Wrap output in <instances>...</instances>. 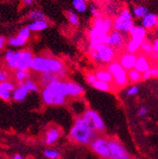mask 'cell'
I'll return each instance as SVG.
<instances>
[{"mask_svg":"<svg viewBox=\"0 0 158 159\" xmlns=\"http://www.w3.org/2000/svg\"><path fill=\"white\" fill-rule=\"evenodd\" d=\"M97 132L84 120V118L80 116L75 119V123L69 133L70 140L77 144L90 146L95 140Z\"/></svg>","mask_w":158,"mask_h":159,"instance_id":"6da1fadb","label":"cell"},{"mask_svg":"<svg viewBox=\"0 0 158 159\" xmlns=\"http://www.w3.org/2000/svg\"><path fill=\"white\" fill-rule=\"evenodd\" d=\"M31 69L34 72L40 74H56L59 78H63L66 75V67L60 59L51 57H45V55H35Z\"/></svg>","mask_w":158,"mask_h":159,"instance_id":"7a4b0ae2","label":"cell"},{"mask_svg":"<svg viewBox=\"0 0 158 159\" xmlns=\"http://www.w3.org/2000/svg\"><path fill=\"white\" fill-rule=\"evenodd\" d=\"M114 21L105 17H100L93 21L91 29L89 30V41L91 46L107 44L108 36L113 30Z\"/></svg>","mask_w":158,"mask_h":159,"instance_id":"3957f363","label":"cell"},{"mask_svg":"<svg viewBox=\"0 0 158 159\" xmlns=\"http://www.w3.org/2000/svg\"><path fill=\"white\" fill-rule=\"evenodd\" d=\"M34 55L29 50H21L14 52L12 57L5 60L6 66L15 71H28L32 66Z\"/></svg>","mask_w":158,"mask_h":159,"instance_id":"277c9868","label":"cell"},{"mask_svg":"<svg viewBox=\"0 0 158 159\" xmlns=\"http://www.w3.org/2000/svg\"><path fill=\"white\" fill-rule=\"evenodd\" d=\"M130 41L126 45V51L128 53L136 54L142 44L146 41L147 30L141 25H135L130 31Z\"/></svg>","mask_w":158,"mask_h":159,"instance_id":"5b68a950","label":"cell"},{"mask_svg":"<svg viewBox=\"0 0 158 159\" xmlns=\"http://www.w3.org/2000/svg\"><path fill=\"white\" fill-rule=\"evenodd\" d=\"M134 26H135V23L133 20L132 13L128 8H125L114 20L113 30L121 33H130V31L134 28Z\"/></svg>","mask_w":158,"mask_h":159,"instance_id":"8992f818","label":"cell"},{"mask_svg":"<svg viewBox=\"0 0 158 159\" xmlns=\"http://www.w3.org/2000/svg\"><path fill=\"white\" fill-rule=\"evenodd\" d=\"M89 51H95L97 52L99 58L98 63H102V64H110V63L114 62L115 58V50L107 44H100L95 46L89 45Z\"/></svg>","mask_w":158,"mask_h":159,"instance_id":"52a82bcc","label":"cell"},{"mask_svg":"<svg viewBox=\"0 0 158 159\" xmlns=\"http://www.w3.org/2000/svg\"><path fill=\"white\" fill-rule=\"evenodd\" d=\"M107 70L111 73V75L113 76L114 82L117 86L122 87L128 84L127 72H126V70H124L121 67V65L120 64L118 61H114L112 63H110L108 65Z\"/></svg>","mask_w":158,"mask_h":159,"instance_id":"ba28073f","label":"cell"},{"mask_svg":"<svg viewBox=\"0 0 158 159\" xmlns=\"http://www.w3.org/2000/svg\"><path fill=\"white\" fill-rule=\"evenodd\" d=\"M84 120L88 122L96 132H103L105 130V123L100 115L93 110H86L82 115Z\"/></svg>","mask_w":158,"mask_h":159,"instance_id":"9c48e42d","label":"cell"},{"mask_svg":"<svg viewBox=\"0 0 158 159\" xmlns=\"http://www.w3.org/2000/svg\"><path fill=\"white\" fill-rule=\"evenodd\" d=\"M109 149L111 159H131L127 149L115 139H109Z\"/></svg>","mask_w":158,"mask_h":159,"instance_id":"30bf717a","label":"cell"},{"mask_svg":"<svg viewBox=\"0 0 158 159\" xmlns=\"http://www.w3.org/2000/svg\"><path fill=\"white\" fill-rule=\"evenodd\" d=\"M91 149L103 158H110V149H109V139L103 137H97L91 145Z\"/></svg>","mask_w":158,"mask_h":159,"instance_id":"8fae6325","label":"cell"},{"mask_svg":"<svg viewBox=\"0 0 158 159\" xmlns=\"http://www.w3.org/2000/svg\"><path fill=\"white\" fill-rule=\"evenodd\" d=\"M53 95V97H68L71 95V89H70V83L69 82H62L58 81L56 83H53L51 85L47 87Z\"/></svg>","mask_w":158,"mask_h":159,"instance_id":"7c38bea8","label":"cell"},{"mask_svg":"<svg viewBox=\"0 0 158 159\" xmlns=\"http://www.w3.org/2000/svg\"><path fill=\"white\" fill-rule=\"evenodd\" d=\"M107 45L112 47L114 50L120 49L125 45V38L121 32H118L115 30H112L108 36Z\"/></svg>","mask_w":158,"mask_h":159,"instance_id":"4fadbf2b","label":"cell"},{"mask_svg":"<svg viewBox=\"0 0 158 159\" xmlns=\"http://www.w3.org/2000/svg\"><path fill=\"white\" fill-rule=\"evenodd\" d=\"M16 84L11 81L0 83V99L4 101H10L12 99V93L16 89Z\"/></svg>","mask_w":158,"mask_h":159,"instance_id":"5bb4252c","label":"cell"},{"mask_svg":"<svg viewBox=\"0 0 158 159\" xmlns=\"http://www.w3.org/2000/svg\"><path fill=\"white\" fill-rule=\"evenodd\" d=\"M138 58L137 54H133V53H128L126 52L124 54H122L121 57H120V64L121 65V67L126 70V71H130L132 69H134L136 64V61Z\"/></svg>","mask_w":158,"mask_h":159,"instance_id":"9a60e30c","label":"cell"},{"mask_svg":"<svg viewBox=\"0 0 158 159\" xmlns=\"http://www.w3.org/2000/svg\"><path fill=\"white\" fill-rule=\"evenodd\" d=\"M60 136H61V130H60L59 127H57V126L50 127L45 134L44 142H45L46 145L52 146L60 138Z\"/></svg>","mask_w":158,"mask_h":159,"instance_id":"2e32d148","label":"cell"},{"mask_svg":"<svg viewBox=\"0 0 158 159\" xmlns=\"http://www.w3.org/2000/svg\"><path fill=\"white\" fill-rule=\"evenodd\" d=\"M28 93L29 91L25 85V82L18 83V86L16 87V89L12 93V99L15 102H18V103L22 102L23 100H25Z\"/></svg>","mask_w":158,"mask_h":159,"instance_id":"e0dca14e","label":"cell"},{"mask_svg":"<svg viewBox=\"0 0 158 159\" xmlns=\"http://www.w3.org/2000/svg\"><path fill=\"white\" fill-rule=\"evenodd\" d=\"M58 81H60V78L56 74L53 73H44L40 74V76H39V82H40V84L44 89H47L52 84L56 83Z\"/></svg>","mask_w":158,"mask_h":159,"instance_id":"ac0fdd59","label":"cell"},{"mask_svg":"<svg viewBox=\"0 0 158 159\" xmlns=\"http://www.w3.org/2000/svg\"><path fill=\"white\" fill-rule=\"evenodd\" d=\"M134 69L137 70L138 72H140L141 74L146 73L147 70L151 69V64H149V61L147 59V57L144 54H140L138 55V58L136 61V64Z\"/></svg>","mask_w":158,"mask_h":159,"instance_id":"d6986e66","label":"cell"},{"mask_svg":"<svg viewBox=\"0 0 158 159\" xmlns=\"http://www.w3.org/2000/svg\"><path fill=\"white\" fill-rule=\"evenodd\" d=\"M157 22H158L157 16L155 14H152V13H148L145 16L143 19H142L141 26H143L146 30L151 29L157 25Z\"/></svg>","mask_w":158,"mask_h":159,"instance_id":"ffe728a7","label":"cell"},{"mask_svg":"<svg viewBox=\"0 0 158 159\" xmlns=\"http://www.w3.org/2000/svg\"><path fill=\"white\" fill-rule=\"evenodd\" d=\"M50 26V23L48 20H36L30 22L27 25L28 29L30 31H34V32H40L45 29H47Z\"/></svg>","mask_w":158,"mask_h":159,"instance_id":"44dd1931","label":"cell"},{"mask_svg":"<svg viewBox=\"0 0 158 159\" xmlns=\"http://www.w3.org/2000/svg\"><path fill=\"white\" fill-rule=\"evenodd\" d=\"M95 76L97 78V81H101V82H105L108 84H112L114 81L113 76L111 75V73L108 70L102 69V70H98L95 73Z\"/></svg>","mask_w":158,"mask_h":159,"instance_id":"7402d4cb","label":"cell"},{"mask_svg":"<svg viewBox=\"0 0 158 159\" xmlns=\"http://www.w3.org/2000/svg\"><path fill=\"white\" fill-rule=\"evenodd\" d=\"M70 83V89H71V97H80L84 93V89L75 82H69Z\"/></svg>","mask_w":158,"mask_h":159,"instance_id":"603a6c76","label":"cell"},{"mask_svg":"<svg viewBox=\"0 0 158 159\" xmlns=\"http://www.w3.org/2000/svg\"><path fill=\"white\" fill-rule=\"evenodd\" d=\"M28 40H26L25 38L21 37L20 35H17L15 37H11L8 39V44L12 47H23L26 43H27Z\"/></svg>","mask_w":158,"mask_h":159,"instance_id":"cb8c5ba5","label":"cell"},{"mask_svg":"<svg viewBox=\"0 0 158 159\" xmlns=\"http://www.w3.org/2000/svg\"><path fill=\"white\" fill-rule=\"evenodd\" d=\"M127 76H128V80L133 84L140 83L142 80H143V74H141L140 72H138V71L135 70V69H132V70L128 71Z\"/></svg>","mask_w":158,"mask_h":159,"instance_id":"d4e9b609","label":"cell"},{"mask_svg":"<svg viewBox=\"0 0 158 159\" xmlns=\"http://www.w3.org/2000/svg\"><path fill=\"white\" fill-rule=\"evenodd\" d=\"M28 19L32 21L36 20H47V17L45 14L39 10H32L28 13Z\"/></svg>","mask_w":158,"mask_h":159,"instance_id":"484cf974","label":"cell"},{"mask_svg":"<svg viewBox=\"0 0 158 159\" xmlns=\"http://www.w3.org/2000/svg\"><path fill=\"white\" fill-rule=\"evenodd\" d=\"M66 17H67V20L71 25L79 26V25H80V18H79V16L75 12L71 11V10L66 11Z\"/></svg>","mask_w":158,"mask_h":159,"instance_id":"4316f807","label":"cell"},{"mask_svg":"<svg viewBox=\"0 0 158 159\" xmlns=\"http://www.w3.org/2000/svg\"><path fill=\"white\" fill-rule=\"evenodd\" d=\"M147 14H148L147 8L145 6H141V5L135 7L132 11V16H134V17L137 19H143Z\"/></svg>","mask_w":158,"mask_h":159,"instance_id":"83f0119b","label":"cell"},{"mask_svg":"<svg viewBox=\"0 0 158 159\" xmlns=\"http://www.w3.org/2000/svg\"><path fill=\"white\" fill-rule=\"evenodd\" d=\"M42 99L44 101V103L46 105H53V102H54V97H53V95L52 94V92L48 89H44L42 90Z\"/></svg>","mask_w":158,"mask_h":159,"instance_id":"f1b7e54d","label":"cell"},{"mask_svg":"<svg viewBox=\"0 0 158 159\" xmlns=\"http://www.w3.org/2000/svg\"><path fill=\"white\" fill-rule=\"evenodd\" d=\"M72 4L74 9L79 13H84L86 9H88V4H86L84 0H74Z\"/></svg>","mask_w":158,"mask_h":159,"instance_id":"f546056e","label":"cell"},{"mask_svg":"<svg viewBox=\"0 0 158 159\" xmlns=\"http://www.w3.org/2000/svg\"><path fill=\"white\" fill-rule=\"evenodd\" d=\"M92 86L97 90L105 91V92L110 91L111 89H112V85H111V84H108V83H105V82H101V81H97Z\"/></svg>","mask_w":158,"mask_h":159,"instance_id":"4dcf8cb0","label":"cell"},{"mask_svg":"<svg viewBox=\"0 0 158 159\" xmlns=\"http://www.w3.org/2000/svg\"><path fill=\"white\" fill-rule=\"evenodd\" d=\"M25 87L28 89V91L30 92H38L39 91V84L34 81V80L32 79H28L26 80V81L25 82Z\"/></svg>","mask_w":158,"mask_h":159,"instance_id":"1f68e13d","label":"cell"},{"mask_svg":"<svg viewBox=\"0 0 158 159\" xmlns=\"http://www.w3.org/2000/svg\"><path fill=\"white\" fill-rule=\"evenodd\" d=\"M15 78L19 83L25 82L26 80L30 79V73L28 71H16Z\"/></svg>","mask_w":158,"mask_h":159,"instance_id":"d6a6232c","label":"cell"},{"mask_svg":"<svg viewBox=\"0 0 158 159\" xmlns=\"http://www.w3.org/2000/svg\"><path fill=\"white\" fill-rule=\"evenodd\" d=\"M44 154L49 159H57L60 155L59 152L56 149H46L44 152Z\"/></svg>","mask_w":158,"mask_h":159,"instance_id":"836d02e7","label":"cell"},{"mask_svg":"<svg viewBox=\"0 0 158 159\" xmlns=\"http://www.w3.org/2000/svg\"><path fill=\"white\" fill-rule=\"evenodd\" d=\"M141 49H142V51H143L144 52H146V53H147V54H151V53L154 52L153 47H152V44H151V43H149V42H147V41H145L143 44H142Z\"/></svg>","mask_w":158,"mask_h":159,"instance_id":"e575fe53","label":"cell"},{"mask_svg":"<svg viewBox=\"0 0 158 159\" xmlns=\"http://www.w3.org/2000/svg\"><path fill=\"white\" fill-rule=\"evenodd\" d=\"M85 81H86V83H88V84L93 85L94 84L97 82V78H96L95 74H93V73H86V75H85Z\"/></svg>","mask_w":158,"mask_h":159,"instance_id":"d590c367","label":"cell"},{"mask_svg":"<svg viewBox=\"0 0 158 159\" xmlns=\"http://www.w3.org/2000/svg\"><path fill=\"white\" fill-rule=\"evenodd\" d=\"M138 93H139V87L137 85H132L126 90V95L127 96H134V95H137Z\"/></svg>","mask_w":158,"mask_h":159,"instance_id":"8d00e7d4","label":"cell"},{"mask_svg":"<svg viewBox=\"0 0 158 159\" xmlns=\"http://www.w3.org/2000/svg\"><path fill=\"white\" fill-rule=\"evenodd\" d=\"M67 104V98L66 97H55L54 98V102H53V105L55 106H63V105H66Z\"/></svg>","mask_w":158,"mask_h":159,"instance_id":"74e56055","label":"cell"},{"mask_svg":"<svg viewBox=\"0 0 158 159\" xmlns=\"http://www.w3.org/2000/svg\"><path fill=\"white\" fill-rule=\"evenodd\" d=\"M0 65H1V59H0ZM8 79H9V74H8V72L0 68V83L8 81Z\"/></svg>","mask_w":158,"mask_h":159,"instance_id":"f35d334b","label":"cell"},{"mask_svg":"<svg viewBox=\"0 0 158 159\" xmlns=\"http://www.w3.org/2000/svg\"><path fill=\"white\" fill-rule=\"evenodd\" d=\"M90 13H91V15H92L95 19H98V18L101 17V14H100L99 10L97 9V8H96L95 6H91V7H90Z\"/></svg>","mask_w":158,"mask_h":159,"instance_id":"ab89813d","label":"cell"},{"mask_svg":"<svg viewBox=\"0 0 158 159\" xmlns=\"http://www.w3.org/2000/svg\"><path fill=\"white\" fill-rule=\"evenodd\" d=\"M148 113V110L146 106H142L139 110H138V116H147Z\"/></svg>","mask_w":158,"mask_h":159,"instance_id":"60d3db41","label":"cell"},{"mask_svg":"<svg viewBox=\"0 0 158 159\" xmlns=\"http://www.w3.org/2000/svg\"><path fill=\"white\" fill-rule=\"evenodd\" d=\"M151 78H152V72H151V68L147 70L146 73L143 74V80L144 81H147V80H149Z\"/></svg>","mask_w":158,"mask_h":159,"instance_id":"b9f144b4","label":"cell"},{"mask_svg":"<svg viewBox=\"0 0 158 159\" xmlns=\"http://www.w3.org/2000/svg\"><path fill=\"white\" fill-rule=\"evenodd\" d=\"M7 39L4 36H0V51H1L3 48L5 47L6 43H7Z\"/></svg>","mask_w":158,"mask_h":159,"instance_id":"7bdbcfd3","label":"cell"},{"mask_svg":"<svg viewBox=\"0 0 158 159\" xmlns=\"http://www.w3.org/2000/svg\"><path fill=\"white\" fill-rule=\"evenodd\" d=\"M13 53H14V51H12V50H8V51H6L5 54H4V60L9 59V58L12 57V54H13Z\"/></svg>","mask_w":158,"mask_h":159,"instance_id":"ee69618b","label":"cell"},{"mask_svg":"<svg viewBox=\"0 0 158 159\" xmlns=\"http://www.w3.org/2000/svg\"><path fill=\"white\" fill-rule=\"evenodd\" d=\"M152 47H153L154 52L158 53V38H157V39H155L154 41L152 42Z\"/></svg>","mask_w":158,"mask_h":159,"instance_id":"f6af8a7d","label":"cell"},{"mask_svg":"<svg viewBox=\"0 0 158 159\" xmlns=\"http://www.w3.org/2000/svg\"><path fill=\"white\" fill-rule=\"evenodd\" d=\"M22 3H23V5H25V6H31V5H33L34 1H32V0H25Z\"/></svg>","mask_w":158,"mask_h":159,"instance_id":"bcb514c9","label":"cell"},{"mask_svg":"<svg viewBox=\"0 0 158 159\" xmlns=\"http://www.w3.org/2000/svg\"><path fill=\"white\" fill-rule=\"evenodd\" d=\"M151 57H153L154 59H158V53H157V52H152V53H151Z\"/></svg>","mask_w":158,"mask_h":159,"instance_id":"7dc6e473","label":"cell"},{"mask_svg":"<svg viewBox=\"0 0 158 159\" xmlns=\"http://www.w3.org/2000/svg\"><path fill=\"white\" fill-rule=\"evenodd\" d=\"M13 159H23V158L20 154H16V155H14Z\"/></svg>","mask_w":158,"mask_h":159,"instance_id":"c3c4849f","label":"cell"},{"mask_svg":"<svg viewBox=\"0 0 158 159\" xmlns=\"http://www.w3.org/2000/svg\"><path fill=\"white\" fill-rule=\"evenodd\" d=\"M156 26H158V22H157V25H156Z\"/></svg>","mask_w":158,"mask_h":159,"instance_id":"681fc988","label":"cell"},{"mask_svg":"<svg viewBox=\"0 0 158 159\" xmlns=\"http://www.w3.org/2000/svg\"><path fill=\"white\" fill-rule=\"evenodd\" d=\"M103 159H108V158H103Z\"/></svg>","mask_w":158,"mask_h":159,"instance_id":"f907efd6","label":"cell"},{"mask_svg":"<svg viewBox=\"0 0 158 159\" xmlns=\"http://www.w3.org/2000/svg\"><path fill=\"white\" fill-rule=\"evenodd\" d=\"M157 69H158V68H157Z\"/></svg>","mask_w":158,"mask_h":159,"instance_id":"816d5d0a","label":"cell"}]
</instances>
